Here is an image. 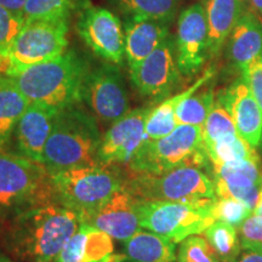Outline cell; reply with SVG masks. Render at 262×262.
I'll list each match as a JSON object with an SVG mask.
<instances>
[{
  "mask_svg": "<svg viewBox=\"0 0 262 262\" xmlns=\"http://www.w3.org/2000/svg\"><path fill=\"white\" fill-rule=\"evenodd\" d=\"M80 225L77 212L56 203L16 212L5 232V247L22 262H55Z\"/></svg>",
  "mask_w": 262,
  "mask_h": 262,
  "instance_id": "6da1fadb",
  "label": "cell"
},
{
  "mask_svg": "<svg viewBox=\"0 0 262 262\" xmlns=\"http://www.w3.org/2000/svg\"><path fill=\"white\" fill-rule=\"evenodd\" d=\"M88 71L74 52H64L54 60L22 68L11 78L31 102L63 110L81 100Z\"/></svg>",
  "mask_w": 262,
  "mask_h": 262,
  "instance_id": "7a4b0ae2",
  "label": "cell"
},
{
  "mask_svg": "<svg viewBox=\"0 0 262 262\" xmlns=\"http://www.w3.org/2000/svg\"><path fill=\"white\" fill-rule=\"evenodd\" d=\"M101 136L96 120L74 106L57 112L52 131L44 149V165L50 175L97 162Z\"/></svg>",
  "mask_w": 262,
  "mask_h": 262,
  "instance_id": "3957f363",
  "label": "cell"
},
{
  "mask_svg": "<svg viewBox=\"0 0 262 262\" xmlns=\"http://www.w3.org/2000/svg\"><path fill=\"white\" fill-rule=\"evenodd\" d=\"M125 178L114 165L97 164L51 175L54 203L83 217L124 187Z\"/></svg>",
  "mask_w": 262,
  "mask_h": 262,
  "instance_id": "277c9868",
  "label": "cell"
},
{
  "mask_svg": "<svg viewBox=\"0 0 262 262\" xmlns=\"http://www.w3.org/2000/svg\"><path fill=\"white\" fill-rule=\"evenodd\" d=\"M208 162L202 126L181 124L162 139L146 140L127 163V169L130 172L160 175L185 165L203 168Z\"/></svg>",
  "mask_w": 262,
  "mask_h": 262,
  "instance_id": "5b68a950",
  "label": "cell"
},
{
  "mask_svg": "<svg viewBox=\"0 0 262 262\" xmlns=\"http://www.w3.org/2000/svg\"><path fill=\"white\" fill-rule=\"evenodd\" d=\"M215 201L216 198L199 201L139 199L137 212L141 228L181 243L189 235L203 234L216 221L212 215Z\"/></svg>",
  "mask_w": 262,
  "mask_h": 262,
  "instance_id": "8992f818",
  "label": "cell"
},
{
  "mask_svg": "<svg viewBox=\"0 0 262 262\" xmlns=\"http://www.w3.org/2000/svg\"><path fill=\"white\" fill-rule=\"evenodd\" d=\"M48 203L54 193L44 164L0 148V209L19 212Z\"/></svg>",
  "mask_w": 262,
  "mask_h": 262,
  "instance_id": "52a82bcc",
  "label": "cell"
},
{
  "mask_svg": "<svg viewBox=\"0 0 262 262\" xmlns=\"http://www.w3.org/2000/svg\"><path fill=\"white\" fill-rule=\"evenodd\" d=\"M67 18L25 22L6 54L0 55V75L54 60L68 45Z\"/></svg>",
  "mask_w": 262,
  "mask_h": 262,
  "instance_id": "ba28073f",
  "label": "cell"
},
{
  "mask_svg": "<svg viewBox=\"0 0 262 262\" xmlns=\"http://www.w3.org/2000/svg\"><path fill=\"white\" fill-rule=\"evenodd\" d=\"M124 188L145 201H199L215 199L214 180L196 166L185 165L160 175L130 172Z\"/></svg>",
  "mask_w": 262,
  "mask_h": 262,
  "instance_id": "9c48e42d",
  "label": "cell"
},
{
  "mask_svg": "<svg viewBox=\"0 0 262 262\" xmlns=\"http://www.w3.org/2000/svg\"><path fill=\"white\" fill-rule=\"evenodd\" d=\"M81 100L89 104L95 117L103 123H114L129 112V98L123 78L111 64L88 72Z\"/></svg>",
  "mask_w": 262,
  "mask_h": 262,
  "instance_id": "30bf717a",
  "label": "cell"
},
{
  "mask_svg": "<svg viewBox=\"0 0 262 262\" xmlns=\"http://www.w3.org/2000/svg\"><path fill=\"white\" fill-rule=\"evenodd\" d=\"M181 75L175 41L170 35L145 60L130 68L131 81L137 91L150 98L166 97L171 94Z\"/></svg>",
  "mask_w": 262,
  "mask_h": 262,
  "instance_id": "8fae6325",
  "label": "cell"
},
{
  "mask_svg": "<svg viewBox=\"0 0 262 262\" xmlns=\"http://www.w3.org/2000/svg\"><path fill=\"white\" fill-rule=\"evenodd\" d=\"M175 49L179 70L185 77L198 73L210 57L204 5L193 4L180 14Z\"/></svg>",
  "mask_w": 262,
  "mask_h": 262,
  "instance_id": "7c38bea8",
  "label": "cell"
},
{
  "mask_svg": "<svg viewBox=\"0 0 262 262\" xmlns=\"http://www.w3.org/2000/svg\"><path fill=\"white\" fill-rule=\"evenodd\" d=\"M152 108H136L112 123L97 149V162L102 165L127 164L147 140L146 122Z\"/></svg>",
  "mask_w": 262,
  "mask_h": 262,
  "instance_id": "4fadbf2b",
  "label": "cell"
},
{
  "mask_svg": "<svg viewBox=\"0 0 262 262\" xmlns=\"http://www.w3.org/2000/svg\"><path fill=\"white\" fill-rule=\"evenodd\" d=\"M78 31L85 44L101 58L122 63L125 56V33L113 12L98 6L88 8L79 19Z\"/></svg>",
  "mask_w": 262,
  "mask_h": 262,
  "instance_id": "5bb4252c",
  "label": "cell"
},
{
  "mask_svg": "<svg viewBox=\"0 0 262 262\" xmlns=\"http://www.w3.org/2000/svg\"><path fill=\"white\" fill-rule=\"evenodd\" d=\"M137 201L136 196L123 187L96 210L80 217V222L93 225L113 239L125 242L142 229L137 212Z\"/></svg>",
  "mask_w": 262,
  "mask_h": 262,
  "instance_id": "9a60e30c",
  "label": "cell"
},
{
  "mask_svg": "<svg viewBox=\"0 0 262 262\" xmlns=\"http://www.w3.org/2000/svg\"><path fill=\"white\" fill-rule=\"evenodd\" d=\"M260 162L237 160L214 166V185L217 198H233L254 210L262 182Z\"/></svg>",
  "mask_w": 262,
  "mask_h": 262,
  "instance_id": "2e32d148",
  "label": "cell"
},
{
  "mask_svg": "<svg viewBox=\"0 0 262 262\" xmlns=\"http://www.w3.org/2000/svg\"><path fill=\"white\" fill-rule=\"evenodd\" d=\"M58 110L31 102L15 129L18 155L44 164V149L56 119Z\"/></svg>",
  "mask_w": 262,
  "mask_h": 262,
  "instance_id": "e0dca14e",
  "label": "cell"
},
{
  "mask_svg": "<svg viewBox=\"0 0 262 262\" xmlns=\"http://www.w3.org/2000/svg\"><path fill=\"white\" fill-rule=\"evenodd\" d=\"M125 253H116L113 238L95 226L80 222L77 232L55 262H124Z\"/></svg>",
  "mask_w": 262,
  "mask_h": 262,
  "instance_id": "ac0fdd59",
  "label": "cell"
},
{
  "mask_svg": "<svg viewBox=\"0 0 262 262\" xmlns=\"http://www.w3.org/2000/svg\"><path fill=\"white\" fill-rule=\"evenodd\" d=\"M219 97L233 117L239 135L251 146L260 145L262 141V111L249 90L244 78L241 77L234 80Z\"/></svg>",
  "mask_w": 262,
  "mask_h": 262,
  "instance_id": "d6986e66",
  "label": "cell"
},
{
  "mask_svg": "<svg viewBox=\"0 0 262 262\" xmlns=\"http://www.w3.org/2000/svg\"><path fill=\"white\" fill-rule=\"evenodd\" d=\"M125 57L135 67L169 37V24L158 19L131 17L125 24Z\"/></svg>",
  "mask_w": 262,
  "mask_h": 262,
  "instance_id": "ffe728a7",
  "label": "cell"
},
{
  "mask_svg": "<svg viewBox=\"0 0 262 262\" xmlns=\"http://www.w3.org/2000/svg\"><path fill=\"white\" fill-rule=\"evenodd\" d=\"M229 37V57L241 70L262 55V19L256 12H243Z\"/></svg>",
  "mask_w": 262,
  "mask_h": 262,
  "instance_id": "44dd1931",
  "label": "cell"
},
{
  "mask_svg": "<svg viewBox=\"0 0 262 262\" xmlns=\"http://www.w3.org/2000/svg\"><path fill=\"white\" fill-rule=\"evenodd\" d=\"M206 24L209 31V55H219L241 18L242 0H206Z\"/></svg>",
  "mask_w": 262,
  "mask_h": 262,
  "instance_id": "7402d4cb",
  "label": "cell"
},
{
  "mask_svg": "<svg viewBox=\"0 0 262 262\" xmlns=\"http://www.w3.org/2000/svg\"><path fill=\"white\" fill-rule=\"evenodd\" d=\"M214 73V68H209L188 89L166 98L157 107H153L150 110L146 122V139L157 140L171 134L179 125L178 120H176V108H178L179 103L185 97L194 94L195 91H198L201 88L204 86L211 79Z\"/></svg>",
  "mask_w": 262,
  "mask_h": 262,
  "instance_id": "603a6c76",
  "label": "cell"
},
{
  "mask_svg": "<svg viewBox=\"0 0 262 262\" xmlns=\"http://www.w3.org/2000/svg\"><path fill=\"white\" fill-rule=\"evenodd\" d=\"M124 262H175L176 243L171 239L140 229L124 242Z\"/></svg>",
  "mask_w": 262,
  "mask_h": 262,
  "instance_id": "cb8c5ba5",
  "label": "cell"
},
{
  "mask_svg": "<svg viewBox=\"0 0 262 262\" xmlns=\"http://www.w3.org/2000/svg\"><path fill=\"white\" fill-rule=\"evenodd\" d=\"M29 103L11 78L0 75V148L8 145Z\"/></svg>",
  "mask_w": 262,
  "mask_h": 262,
  "instance_id": "d4e9b609",
  "label": "cell"
},
{
  "mask_svg": "<svg viewBox=\"0 0 262 262\" xmlns=\"http://www.w3.org/2000/svg\"><path fill=\"white\" fill-rule=\"evenodd\" d=\"M204 149L212 164V168L225 163L237 162V160L260 162L255 147L251 146L239 134L227 135L209 143V145H204Z\"/></svg>",
  "mask_w": 262,
  "mask_h": 262,
  "instance_id": "484cf974",
  "label": "cell"
},
{
  "mask_svg": "<svg viewBox=\"0 0 262 262\" xmlns=\"http://www.w3.org/2000/svg\"><path fill=\"white\" fill-rule=\"evenodd\" d=\"M221 262H235L242 253L238 231L227 222L216 220L203 232Z\"/></svg>",
  "mask_w": 262,
  "mask_h": 262,
  "instance_id": "4316f807",
  "label": "cell"
},
{
  "mask_svg": "<svg viewBox=\"0 0 262 262\" xmlns=\"http://www.w3.org/2000/svg\"><path fill=\"white\" fill-rule=\"evenodd\" d=\"M202 89V88H201ZM195 91L194 94L185 97L176 108V120L179 125H204L206 118L214 107L216 97L214 89Z\"/></svg>",
  "mask_w": 262,
  "mask_h": 262,
  "instance_id": "83f0119b",
  "label": "cell"
},
{
  "mask_svg": "<svg viewBox=\"0 0 262 262\" xmlns=\"http://www.w3.org/2000/svg\"><path fill=\"white\" fill-rule=\"evenodd\" d=\"M123 11L131 17L158 19L169 24L178 9V0H117Z\"/></svg>",
  "mask_w": 262,
  "mask_h": 262,
  "instance_id": "f1b7e54d",
  "label": "cell"
},
{
  "mask_svg": "<svg viewBox=\"0 0 262 262\" xmlns=\"http://www.w3.org/2000/svg\"><path fill=\"white\" fill-rule=\"evenodd\" d=\"M202 129L203 145H209L221 137L238 134L233 117L220 97L216 98L214 107L209 113Z\"/></svg>",
  "mask_w": 262,
  "mask_h": 262,
  "instance_id": "f546056e",
  "label": "cell"
},
{
  "mask_svg": "<svg viewBox=\"0 0 262 262\" xmlns=\"http://www.w3.org/2000/svg\"><path fill=\"white\" fill-rule=\"evenodd\" d=\"M73 0H27L24 22L67 18Z\"/></svg>",
  "mask_w": 262,
  "mask_h": 262,
  "instance_id": "4dcf8cb0",
  "label": "cell"
},
{
  "mask_svg": "<svg viewBox=\"0 0 262 262\" xmlns=\"http://www.w3.org/2000/svg\"><path fill=\"white\" fill-rule=\"evenodd\" d=\"M178 262H221L220 258L206 241L201 234L189 235L180 243L178 254Z\"/></svg>",
  "mask_w": 262,
  "mask_h": 262,
  "instance_id": "1f68e13d",
  "label": "cell"
},
{
  "mask_svg": "<svg viewBox=\"0 0 262 262\" xmlns=\"http://www.w3.org/2000/svg\"><path fill=\"white\" fill-rule=\"evenodd\" d=\"M253 214L244 203L233 198H216L212 206V215L215 220L227 222L238 228L247 219Z\"/></svg>",
  "mask_w": 262,
  "mask_h": 262,
  "instance_id": "d6a6232c",
  "label": "cell"
},
{
  "mask_svg": "<svg viewBox=\"0 0 262 262\" xmlns=\"http://www.w3.org/2000/svg\"><path fill=\"white\" fill-rule=\"evenodd\" d=\"M24 19L0 6V55L6 54L15 38L24 27Z\"/></svg>",
  "mask_w": 262,
  "mask_h": 262,
  "instance_id": "836d02e7",
  "label": "cell"
},
{
  "mask_svg": "<svg viewBox=\"0 0 262 262\" xmlns=\"http://www.w3.org/2000/svg\"><path fill=\"white\" fill-rule=\"evenodd\" d=\"M238 231L244 250H262V216L250 215Z\"/></svg>",
  "mask_w": 262,
  "mask_h": 262,
  "instance_id": "e575fe53",
  "label": "cell"
},
{
  "mask_svg": "<svg viewBox=\"0 0 262 262\" xmlns=\"http://www.w3.org/2000/svg\"><path fill=\"white\" fill-rule=\"evenodd\" d=\"M242 77L262 111V55L242 68Z\"/></svg>",
  "mask_w": 262,
  "mask_h": 262,
  "instance_id": "d590c367",
  "label": "cell"
},
{
  "mask_svg": "<svg viewBox=\"0 0 262 262\" xmlns=\"http://www.w3.org/2000/svg\"><path fill=\"white\" fill-rule=\"evenodd\" d=\"M26 3H27V0H0V6L9 10L18 18L24 19Z\"/></svg>",
  "mask_w": 262,
  "mask_h": 262,
  "instance_id": "8d00e7d4",
  "label": "cell"
},
{
  "mask_svg": "<svg viewBox=\"0 0 262 262\" xmlns=\"http://www.w3.org/2000/svg\"><path fill=\"white\" fill-rule=\"evenodd\" d=\"M235 262H262V250H245Z\"/></svg>",
  "mask_w": 262,
  "mask_h": 262,
  "instance_id": "74e56055",
  "label": "cell"
},
{
  "mask_svg": "<svg viewBox=\"0 0 262 262\" xmlns=\"http://www.w3.org/2000/svg\"><path fill=\"white\" fill-rule=\"evenodd\" d=\"M253 214L254 215L262 216V182H261V186H260V192H258L256 205H255V208H254V210H253Z\"/></svg>",
  "mask_w": 262,
  "mask_h": 262,
  "instance_id": "f35d334b",
  "label": "cell"
},
{
  "mask_svg": "<svg viewBox=\"0 0 262 262\" xmlns=\"http://www.w3.org/2000/svg\"><path fill=\"white\" fill-rule=\"evenodd\" d=\"M251 6H253V11L262 17V0H250Z\"/></svg>",
  "mask_w": 262,
  "mask_h": 262,
  "instance_id": "ab89813d",
  "label": "cell"
},
{
  "mask_svg": "<svg viewBox=\"0 0 262 262\" xmlns=\"http://www.w3.org/2000/svg\"><path fill=\"white\" fill-rule=\"evenodd\" d=\"M0 262H12V261L10 260V257L6 256V255L0 253Z\"/></svg>",
  "mask_w": 262,
  "mask_h": 262,
  "instance_id": "60d3db41",
  "label": "cell"
}]
</instances>
